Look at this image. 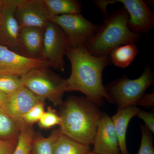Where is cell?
Here are the masks:
<instances>
[{
	"label": "cell",
	"instance_id": "cell-25",
	"mask_svg": "<svg viewBox=\"0 0 154 154\" xmlns=\"http://www.w3.org/2000/svg\"><path fill=\"white\" fill-rule=\"evenodd\" d=\"M141 140L137 154H154L153 140L150 131L145 125L141 126Z\"/></svg>",
	"mask_w": 154,
	"mask_h": 154
},
{
	"label": "cell",
	"instance_id": "cell-7",
	"mask_svg": "<svg viewBox=\"0 0 154 154\" xmlns=\"http://www.w3.org/2000/svg\"><path fill=\"white\" fill-rule=\"evenodd\" d=\"M51 22L60 27L65 33L70 47L85 45L101 26L90 22L81 14L54 16Z\"/></svg>",
	"mask_w": 154,
	"mask_h": 154
},
{
	"label": "cell",
	"instance_id": "cell-9",
	"mask_svg": "<svg viewBox=\"0 0 154 154\" xmlns=\"http://www.w3.org/2000/svg\"><path fill=\"white\" fill-rule=\"evenodd\" d=\"M120 2L129 14L128 26L134 33L141 34L152 30L154 26V14L145 2L142 0L104 1L106 7Z\"/></svg>",
	"mask_w": 154,
	"mask_h": 154
},
{
	"label": "cell",
	"instance_id": "cell-26",
	"mask_svg": "<svg viewBox=\"0 0 154 154\" xmlns=\"http://www.w3.org/2000/svg\"><path fill=\"white\" fill-rule=\"evenodd\" d=\"M18 141V137L0 140V154H13Z\"/></svg>",
	"mask_w": 154,
	"mask_h": 154
},
{
	"label": "cell",
	"instance_id": "cell-30",
	"mask_svg": "<svg viewBox=\"0 0 154 154\" xmlns=\"http://www.w3.org/2000/svg\"><path fill=\"white\" fill-rule=\"evenodd\" d=\"M4 1L5 0H0V13H1V11H2L3 4H4Z\"/></svg>",
	"mask_w": 154,
	"mask_h": 154
},
{
	"label": "cell",
	"instance_id": "cell-29",
	"mask_svg": "<svg viewBox=\"0 0 154 154\" xmlns=\"http://www.w3.org/2000/svg\"><path fill=\"white\" fill-rule=\"evenodd\" d=\"M7 97H8V95L0 92V107L1 108L3 107L5 104Z\"/></svg>",
	"mask_w": 154,
	"mask_h": 154
},
{
	"label": "cell",
	"instance_id": "cell-11",
	"mask_svg": "<svg viewBox=\"0 0 154 154\" xmlns=\"http://www.w3.org/2000/svg\"><path fill=\"white\" fill-rule=\"evenodd\" d=\"M17 0H5L0 13V45L22 54L18 37L20 27L15 15Z\"/></svg>",
	"mask_w": 154,
	"mask_h": 154
},
{
	"label": "cell",
	"instance_id": "cell-12",
	"mask_svg": "<svg viewBox=\"0 0 154 154\" xmlns=\"http://www.w3.org/2000/svg\"><path fill=\"white\" fill-rule=\"evenodd\" d=\"M92 152L99 154H121L118 137L111 117L103 113L94 141Z\"/></svg>",
	"mask_w": 154,
	"mask_h": 154
},
{
	"label": "cell",
	"instance_id": "cell-8",
	"mask_svg": "<svg viewBox=\"0 0 154 154\" xmlns=\"http://www.w3.org/2000/svg\"><path fill=\"white\" fill-rule=\"evenodd\" d=\"M15 15L20 28H45L53 17L43 0H17Z\"/></svg>",
	"mask_w": 154,
	"mask_h": 154
},
{
	"label": "cell",
	"instance_id": "cell-6",
	"mask_svg": "<svg viewBox=\"0 0 154 154\" xmlns=\"http://www.w3.org/2000/svg\"><path fill=\"white\" fill-rule=\"evenodd\" d=\"M69 47L65 33L56 24L50 22L45 30L42 59L47 62L49 67L63 72L64 57Z\"/></svg>",
	"mask_w": 154,
	"mask_h": 154
},
{
	"label": "cell",
	"instance_id": "cell-16",
	"mask_svg": "<svg viewBox=\"0 0 154 154\" xmlns=\"http://www.w3.org/2000/svg\"><path fill=\"white\" fill-rule=\"evenodd\" d=\"M90 146L72 139L61 133L53 146V154H87Z\"/></svg>",
	"mask_w": 154,
	"mask_h": 154
},
{
	"label": "cell",
	"instance_id": "cell-33",
	"mask_svg": "<svg viewBox=\"0 0 154 154\" xmlns=\"http://www.w3.org/2000/svg\"><path fill=\"white\" fill-rule=\"evenodd\" d=\"M0 75H2L1 74V72H0Z\"/></svg>",
	"mask_w": 154,
	"mask_h": 154
},
{
	"label": "cell",
	"instance_id": "cell-27",
	"mask_svg": "<svg viewBox=\"0 0 154 154\" xmlns=\"http://www.w3.org/2000/svg\"><path fill=\"white\" fill-rule=\"evenodd\" d=\"M137 116L144 122L146 128L150 131L154 133V114L152 112H147L140 110Z\"/></svg>",
	"mask_w": 154,
	"mask_h": 154
},
{
	"label": "cell",
	"instance_id": "cell-23",
	"mask_svg": "<svg viewBox=\"0 0 154 154\" xmlns=\"http://www.w3.org/2000/svg\"><path fill=\"white\" fill-rule=\"evenodd\" d=\"M60 116L55 109L49 107L38 122V125L41 129H48L55 125H60Z\"/></svg>",
	"mask_w": 154,
	"mask_h": 154
},
{
	"label": "cell",
	"instance_id": "cell-15",
	"mask_svg": "<svg viewBox=\"0 0 154 154\" xmlns=\"http://www.w3.org/2000/svg\"><path fill=\"white\" fill-rule=\"evenodd\" d=\"M137 106H132L118 110L117 113L111 117L118 138L121 154H129L127 148V130L131 119L137 115L140 111Z\"/></svg>",
	"mask_w": 154,
	"mask_h": 154
},
{
	"label": "cell",
	"instance_id": "cell-18",
	"mask_svg": "<svg viewBox=\"0 0 154 154\" xmlns=\"http://www.w3.org/2000/svg\"><path fill=\"white\" fill-rule=\"evenodd\" d=\"M25 125L24 122L14 118L0 107V140L18 137Z\"/></svg>",
	"mask_w": 154,
	"mask_h": 154
},
{
	"label": "cell",
	"instance_id": "cell-10",
	"mask_svg": "<svg viewBox=\"0 0 154 154\" xmlns=\"http://www.w3.org/2000/svg\"><path fill=\"white\" fill-rule=\"evenodd\" d=\"M49 68L43 59L27 57L0 45V72L22 78L33 69Z\"/></svg>",
	"mask_w": 154,
	"mask_h": 154
},
{
	"label": "cell",
	"instance_id": "cell-5",
	"mask_svg": "<svg viewBox=\"0 0 154 154\" xmlns=\"http://www.w3.org/2000/svg\"><path fill=\"white\" fill-rule=\"evenodd\" d=\"M22 86L39 99L48 100L55 106L63 104L66 80L49 69H33L21 78Z\"/></svg>",
	"mask_w": 154,
	"mask_h": 154
},
{
	"label": "cell",
	"instance_id": "cell-32",
	"mask_svg": "<svg viewBox=\"0 0 154 154\" xmlns=\"http://www.w3.org/2000/svg\"><path fill=\"white\" fill-rule=\"evenodd\" d=\"M30 154H32V152H31V153H30Z\"/></svg>",
	"mask_w": 154,
	"mask_h": 154
},
{
	"label": "cell",
	"instance_id": "cell-2",
	"mask_svg": "<svg viewBox=\"0 0 154 154\" xmlns=\"http://www.w3.org/2000/svg\"><path fill=\"white\" fill-rule=\"evenodd\" d=\"M60 131L72 139L90 146L102 113L96 105L86 97L71 96L63 104Z\"/></svg>",
	"mask_w": 154,
	"mask_h": 154
},
{
	"label": "cell",
	"instance_id": "cell-17",
	"mask_svg": "<svg viewBox=\"0 0 154 154\" xmlns=\"http://www.w3.org/2000/svg\"><path fill=\"white\" fill-rule=\"evenodd\" d=\"M139 50L134 42L128 43L116 48L110 53L111 63L121 68L129 66L138 54Z\"/></svg>",
	"mask_w": 154,
	"mask_h": 154
},
{
	"label": "cell",
	"instance_id": "cell-1",
	"mask_svg": "<svg viewBox=\"0 0 154 154\" xmlns=\"http://www.w3.org/2000/svg\"><path fill=\"white\" fill-rule=\"evenodd\" d=\"M66 55L71 65V73L66 80L65 92L79 91L96 105L109 98L102 82L105 67L111 64L109 56L91 54L84 45L70 47Z\"/></svg>",
	"mask_w": 154,
	"mask_h": 154
},
{
	"label": "cell",
	"instance_id": "cell-19",
	"mask_svg": "<svg viewBox=\"0 0 154 154\" xmlns=\"http://www.w3.org/2000/svg\"><path fill=\"white\" fill-rule=\"evenodd\" d=\"M43 2L54 16L81 14L82 4L76 0H43Z\"/></svg>",
	"mask_w": 154,
	"mask_h": 154
},
{
	"label": "cell",
	"instance_id": "cell-24",
	"mask_svg": "<svg viewBox=\"0 0 154 154\" xmlns=\"http://www.w3.org/2000/svg\"><path fill=\"white\" fill-rule=\"evenodd\" d=\"M45 102L37 103L32 107L23 117V120L25 124L32 126L33 124L38 122L45 112Z\"/></svg>",
	"mask_w": 154,
	"mask_h": 154
},
{
	"label": "cell",
	"instance_id": "cell-3",
	"mask_svg": "<svg viewBox=\"0 0 154 154\" xmlns=\"http://www.w3.org/2000/svg\"><path fill=\"white\" fill-rule=\"evenodd\" d=\"M105 18L103 25L85 45L93 55L109 56L115 48L128 43H135L142 36L128 28L129 14L124 7Z\"/></svg>",
	"mask_w": 154,
	"mask_h": 154
},
{
	"label": "cell",
	"instance_id": "cell-28",
	"mask_svg": "<svg viewBox=\"0 0 154 154\" xmlns=\"http://www.w3.org/2000/svg\"><path fill=\"white\" fill-rule=\"evenodd\" d=\"M154 105V94H144L142 96L137 103V106H142L143 107H149L153 106Z\"/></svg>",
	"mask_w": 154,
	"mask_h": 154
},
{
	"label": "cell",
	"instance_id": "cell-14",
	"mask_svg": "<svg viewBox=\"0 0 154 154\" xmlns=\"http://www.w3.org/2000/svg\"><path fill=\"white\" fill-rule=\"evenodd\" d=\"M45 30L35 27L20 28L18 42L22 55L42 59Z\"/></svg>",
	"mask_w": 154,
	"mask_h": 154
},
{
	"label": "cell",
	"instance_id": "cell-4",
	"mask_svg": "<svg viewBox=\"0 0 154 154\" xmlns=\"http://www.w3.org/2000/svg\"><path fill=\"white\" fill-rule=\"evenodd\" d=\"M154 82V75L150 67L146 66L140 77L130 79L124 76L111 82L105 87L109 102L115 103L118 110L137 106V103L147 89Z\"/></svg>",
	"mask_w": 154,
	"mask_h": 154
},
{
	"label": "cell",
	"instance_id": "cell-20",
	"mask_svg": "<svg viewBox=\"0 0 154 154\" xmlns=\"http://www.w3.org/2000/svg\"><path fill=\"white\" fill-rule=\"evenodd\" d=\"M35 135L32 126L25 125L20 131L13 154H30Z\"/></svg>",
	"mask_w": 154,
	"mask_h": 154
},
{
	"label": "cell",
	"instance_id": "cell-31",
	"mask_svg": "<svg viewBox=\"0 0 154 154\" xmlns=\"http://www.w3.org/2000/svg\"><path fill=\"white\" fill-rule=\"evenodd\" d=\"M87 154H99L96 153H94V152L91 151L89 152H88V153Z\"/></svg>",
	"mask_w": 154,
	"mask_h": 154
},
{
	"label": "cell",
	"instance_id": "cell-22",
	"mask_svg": "<svg viewBox=\"0 0 154 154\" xmlns=\"http://www.w3.org/2000/svg\"><path fill=\"white\" fill-rule=\"evenodd\" d=\"M22 86L21 78L13 75H0V92L9 96Z\"/></svg>",
	"mask_w": 154,
	"mask_h": 154
},
{
	"label": "cell",
	"instance_id": "cell-21",
	"mask_svg": "<svg viewBox=\"0 0 154 154\" xmlns=\"http://www.w3.org/2000/svg\"><path fill=\"white\" fill-rule=\"evenodd\" d=\"M60 134V131L58 129L53 131L48 137H35L32 145V154H53L54 143Z\"/></svg>",
	"mask_w": 154,
	"mask_h": 154
},
{
	"label": "cell",
	"instance_id": "cell-13",
	"mask_svg": "<svg viewBox=\"0 0 154 154\" xmlns=\"http://www.w3.org/2000/svg\"><path fill=\"white\" fill-rule=\"evenodd\" d=\"M42 101L45 102L22 86L8 96L2 108L14 118L23 121L24 115L34 105Z\"/></svg>",
	"mask_w": 154,
	"mask_h": 154
}]
</instances>
